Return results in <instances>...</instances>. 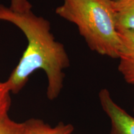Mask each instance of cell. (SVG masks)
I'll list each match as a JSON object with an SVG mask.
<instances>
[{
    "instance_id": "9c48e42d",
    "label": "cell",
    "mask_w": 134,
    "mask_h": 134,
    "mask_svg": "<svg viewBox=\"0 0 134 134\" xmlns=\"http://www.w3.org/2000/svg\"><path fill=\"white\" fill-rule=\"evenodd\" d=\"M9 8L16 12L25 13L31 11L32 6L27 0H11Z\"/></svg>"
},
{
    "instance_id": "7a4b0ae2",
    "label": "cell",
    "mask_w": 134,
    "mask_h": 134,
    "mask_svg": "<svg viewBox=\"0 0 134 134\" xmlns=\"http://www.w3.org/2000/svg\"><path fill=\"white\" fill-rule=\"evenodd\" d=\"M55 12L76 25L90 49L119 58L121 41L113 0H63Z\"/></svg>"
},
{
    "instance_id": "6da1fadb",
    "label": "cell",
    "mask_w": 134,
    "mask_h": 134,
    "mask_svg": "<svg viewBox=\"0 0 134 134\" xmlns=\"http://www.w3.org/2000/svg\"><path fill=\"white\" fill-rule=\"evenodd\" d=\"M0 21L18 27L27 41L26 49L6 81L11 93H19L29 76L41 69L47 77L48 98L56 99L63 88V70L70 66V60L63 45L55 41L49 22L31 11L16 12L3 4H0Z\"/></svg>"
},
{
    "instance_id": "52a82bcc",
    "label": "cell",
    "mask_w": 134,
    "mask_h": 134,
    "mask_svg": "<svg viewBox=\"0 0 134 134\" xmlns=\"http://www.w3.org/2000/svg\"><path fill=\"white\" fill-rule=\"evenodd\" d=\"M0 134H26V125L11 120L8 114L0 117Z\"/></svg>"
},
{
    "instance_id": "277c9868",
    "label": "cell",
    "mask_w": 134,
    "mask_h": 134,
    "mask_svg": "<svg viewBox=\"0 0 134 134\" xmlns=\"http://www.w3.org/2000/svg\"><path fill=\"white\" fill-rule=\"evenodd\" d=\"M117 29L121 41L118 70L127 83L134 84V31Z\"/></svg>"
},
{
    "instance_id": "3957f363",
    "label": "cell",
    "mask_w": 134,
    "mask_h": 134,
    "mask_svg": "<svg viewBox=\"0 0 134 134\" xmlns=\"http://www.w3.org/2000/svg\"><path fill=\"white\" fill-rule=\"evenodd\" d=\"M99 99L103 110L110 119L109 134H134V117L115 103L107 89L100 90Z\"/></svg>"
},
{
    "instance_id": "5b68a950",
    "label": "cell",
    "mask_w": 134,
    "mask_h": 134,
    "mask_svg": "<svg viewBox=\"0 0 134 134\" xmlns=\"http://www.w3.org/2000/svg\"><path fill=\"white\" fill-rule=\"evenodd\" d=\"M117 29L134 31V0H113Z\"/></svg>"
},
{
    "instance_id": "30bf717a",
    "label": "cell",
    "mask_w": 134,
    "mask_h": 134,
    "mask_svg": "<svg viewBox=\"0 0 134 134\" xmlns=\"http://www.w3.org/2000/svg\"><path fill=\"white\" fill-rule=\"evenodd\" d=\"M133 112H134V108H133Z\"/></svg>"
},
{
    "instance_id": "ba28073f",
    "label": "cell",
    "mask_w": 134,
    "mask_h": 134,
    "mask_svg": "<svg viewBox=\"0 0 134 134\" xmlns=\"http://www.w3.org/2000/svg\"><path fill=\"white\" fill-rule=\"evenodd\" d=\"M10 90L6 81H0V117L8 114L11 105Z\"/></svg>"
},
{
    "instance_id": "8992f818",
    "label": "cell",
    "mask_w": 134,
    "mask_h": 134,
    "mask_svg": "<svg viewBox=\"0 0 134 134\" xmlns=\"http://www.w3.org/2000/svg\"><path fill=\"white\" fill-rule=\"evenodd\" d=\"M25 125L26 134H73L74 132L73 125L63 122L52 127L42 120L32 119L25 122Z\"/></svg>"
}]
</instances>
